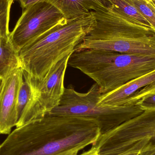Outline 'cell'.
Masks as SVG:
<instances>
[{"instance_id": "cell-1", "label": "cell", "mask_w": 155, "mask_h": 155, "mask_svg": "<svg viewBox=\"0 0 155 155\" xmlns=\"http://www.w3.org/2000/svg\"><path fill=\"white\" fill-rule=\"evenodd\" d=\"M100 135L92 119L47 114L15 127L0 143V155H77Z\"/></svg>"}, {"instance_id": "cell-2", "label": "cell", "mask_w": 155, "mask_h": 155, "mask_svg": "<svg viewBox=\"0 0 155 155\" xmlns=\"http://www.w3.org/2000/svg\"><path fill=\"white\" fill-rule=\"evenodd\" d=\"M95 23L75 51L85 49L155 56V31L131 20L113 5L92 12Z\"/></svg>"}, {"instance_id": "cell-3", "label": "cell", "mask_w": 155, "mask_h": 155, "mask_svg": "<svg viewBox=\"0 0 155 155\" xmlns=\"http://www.w3.org/2000/svg\"><path fill=\"white\" fill-rule=\"evenodd\" d=\"M92 12L59 25L18 52L20 66L31 77L42 80L63 58L72 54L94 25Z\"/></svg>"}, {"instance_id": "cell-4", "label": "cell", "mask_w": 155, "mask_h": 155, "mask_svg": "<svg viewBox=\"0 0 155 155\" xmlns=\"http://www.w3.org/2000/svg\"><path fill=\"white\" fill-rule=\"evenodd\" d=\"M68 66L93 79L102 94L154 71L155 56L85 49L73 53Z\"/></svg>"}, {"instance_id": "cell-5", "label": "cell", "mask_w": 155, "mask_h": 155, "mask_svg": "<svg viewBox=\"0 0 155 155\" xmlns=\"http://www.w3.org/2000/svg\"><path fill=\"white\" fill-rule=\"evenodd\" d=\"M101 94L96 84L85 93H79L70 85L64 88L59 105L49 114L92 119L97 124L102 134L144 111L135 104L122 106L98 104Z\"/></svg>"}, {"instance_id": "cell-6", "label": "cell", "mask_w": 155, "mask_h": 155, "mask_svg": "<svg viewBox=\"0 0 155 155\" xmlns=\"http://www.w3.org/2000/svg\"><path fill=\"white\" fill-rule=\"evenodd\" d=\"M101 155L141 153L155 149V110L139 115L101 134L93 145Z\"/></svg>"}, {"instance_id": "cell-7", "label": "cell", "mask_w": 155, "mask_h": 155, "mask_svg": "<svg viewBox=\"0 0 155 155\" xmlns=\"http://www.w3.org/2000/svg\"><path fill=\"white\" fill-rule=\"evenodd\" d=\"M71 54L57 63L42 80L23 71L24 78L31 87V96L15 127L42 119L59 105L64 93V76Z\"/></svg>"}, {"instance_id": "cell-8", "label": "cell", "mask_w": 155, "mask_h": 155, "mask_svg": "<svg viewBox=\"0 0 155 155\" xmlns=\"http://www.w3.org/2000/svg\"><path fill=\"white\" fill-rule=\"evenodd\" d=\"M69 21L49 2H40L23 10L10 32L9 38L18 52L25 45Z\"/></svg>"}, {"instance_id": "cell-9", "label": "cell", "mask_w": 155, "mask_h": 155, "mask_svg": "<svg viewBox=\"0 0 155 155\" xmlns=\"http://www.w3.org/2000/svg\"><path fill=\"white\" fill-rule=\"evenodd\" d=\"M23 70L20 67L2 79L0 97V134L9 135L16 127L18 118L16 111L17 97L24 79Z\"/></svg>"}, {"instance_id": "cell-10", "label": "cell", "mask_w": 155, "mask_h": 155, "mask_svg": "<svg viewBox=\"0 0 155 155\" xmlns=\"http://www.w3.org/2000/svg\"><path fill=\"white\" fill-rule=\"evenodd\" d=\"M155 92V70L102 94L98 104L111 106L137 104L142 98Z\"/></svg>"}, {"instance_id": "cell-11", "label": "cell", "mask_w": 155, "mask_h": 155, "mask_svg": "<svg viewBox=\"0 0 155 155\" xmlns=\"http://www.w3.org/2000/svg\"><path fill=\"white\" fill-rule=\"evenodd\" d=\"M54 5L67 21L90 14L92 12L109 7V0H45Z\"/></svg>"}, {"instance_id": "cell-12", "label": "cell", "mask_w": 155, "mask_h": 155, "mask_svg": "<svg viewBox=\"0 0 155 155\" xmlns=\"http://www.w3.org/2000/svg\"><path fill=\"white\" fill-rule=\"evenodd\" d=\"M21 67L18 52L9 37L0 38V79Z\"/></svg>"}, {"instance_id": "cell-13", "label": "cell", "mask_w": 155, "mask_h": 155, "mask_svg": "<svg viewBox=\"0 0 155 155\" xmlns=\"http://www.w3.org/2000/svg\"><path fill=\"white\" fill-rule=\"evenodd\" d=\"M111 4L131 20L153 29L147 20L133 5L125 0H109Z\"/></svg>"}, {"instance_id": "cell-14", "label": "cell", "mask_w": 155, "mask_h": 155, "mask_svg": "<svg viewBox=\"0 0 155 155\" xmlns=\"http://www.w3.org/2000/svg\"><path fill=\"white\" fill-rule=\"evenodd\" d=\"M14 0H0V38L9 37L10 12Z\"/></svg>"}, {"instance_id": "cell-15", "label": "cell", "mask_w": 155, "mask_h": 155, "mask_svg": "<svg viewBox=\"0 0 155 155\" xmlns=\"http://www.w3.org/2000/svg\"><path fill=\"white\" fill-rule=\"evenodd\" d=\"M134 5L150 23L155 31V7L145 0H125Z\"/></svg>"}, {"instance_id": "cell-16", "label": "cell", "mask_w": 155, "mask_h": 155, "mask_svg": "<svg viewBox=\"0 0 155 155\" xmlns=\"http://www.w3.org/2000/svg\"><path fill=\"white\" fill-rule=\"evenodd\" d=\"M31 93V89L30 85L24 78L20 87L16 104V111L18 120L21 117L28 104Z\"/></svg>"}, {"instance_id": "cell-17", "label": "cell", "mask_w": 155, "mask_h": 155, "mask_svg": "<svg viewBox=\"0 0 155 155\" xmlns=\"http://www.w3.org/2000/svg\"><path fill=\"white\" fill-rule=\"evenodd\" d=\"M137 104L143 111L155 110V92L143 97Z\"/></svg>"}, {"instance_id": "cell-18", "label": "cell", "mask_w": 155, "mask_h": 155, "mask_svg": "<svg viewBox=\"0 0 155 155\" xmlns=\"http://www.w3.org/2000/svg\"><path fill=\"white\" fill-rule=\"evenodd\" d=\"M15 1H18L19 2L21 7L24 10L37 3L43 2V1H45V0H15Z\"/></svg>"}, {"instance_id": "cell-19", "label": "cell", "mask_w": 155, "mask_h": 155, "mask_svg": "<svg viewBox=\"0 0 155 155\" xmlns=\"http://www.w3.org/2000/svg\"><path fill=\"white\" fill-rule=\"evenodd\" d=\"M77 155H101L99 153L98 149L96 147L92 146L90 149L87 151Z\"/></svg>"}, {"instance_id": "cell-20", "label": "cell", "mask_w": 155, "mask_h": 155, "mask_svg": "<svg viewBox=\"0 0 155 155\" xmlns=\"http://www.w3.org/2000/svg\"><path fill=\"white\" fill-rule=\"evenodd\" d=\"M139 155H155V149L140 153Z\"/></svg>"}, {"instance_id": "cell-21", "label": "cell", "mask_w": 155, "mask_h": 155, "mask_svg": "<svg viewBox=\"0 0 155 155\" xmlns=\"http://www.w3.org/2000/svg\"><path fill=\"white\" fill-rule=\"evenodd\" d=\"M140 153H126L120 154L117 155H139Z\"/></svg>"}, {"instance_id": "cell-22", "label": "cell", "mask_w": 155, "mask_h": 155, "mask_svg": "<svg viewBox=\"0 0 155 155\" xmlns=\"http://www.w3.org/2000/svg\"><path fill=\"white\" fill-rule=\"evenodd\" d=\"M2 79H0V97L2 93Z\"/></svg>"}, {"instance_id": "cell-23", "label": "cell", "mask_w": 155, "mask_h": 155, "mask_svg": "<svg viewBox=\"0 0 155 155\" xmlns=\"http://www.w3.org/2000/svg\"><path fill=\"white\" fill-rule=\"evenodd\" d=\"M149 2L155 7V0H149Z\"/></svg>"}, {"instance_id": "cell-24", "label": "cell", "mask_w": 155, "mask_h": 155, "mask_svg": "<svg viewBox=\"0 0 155 155\" xmlns=\"http://www.w3.org/2000/svg\"><path fill=\"white\" fill-rule=\"evenodd\" d=\"M145 1H147V2H149V0H145Z\"/></svg>"}]
</instances>
